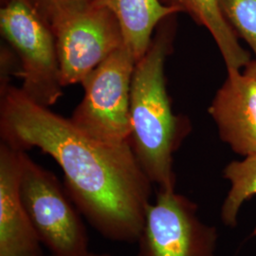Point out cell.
Here are the masks:
<instances>
[{
	"mask_svg": "<svg viewBox=\"0 0 256 256\" xmlns=\"http://www.w3.org/2000/svg\"><path fill=\"white\" fill-rule=\"evenodd\" d=\"M0 136L18 150L36 148L52 156L63 171L74 205L102 236L138 243L153 183L130 142L110 144L90 137L10 82L0 88Z\"/></svg>",
	"mask_w": 256,
	"mask_h": 256,
	"instance_id": "6da1fadb",
	"label": "cell"
},
{
	"mask_svg": "<svg viewBox=\"0 0 256 256\" xmlns=\"http://www.w3.org/2000/svg\"><path fill=\"white\" fill-rule=\"evenodd\" d=\"M48 24L54 34L64 88L82 84L92 70L124 46L118 19L92 1L60 10Z\"/></svg>",
	"mask_w": 256,
	"mask_h": 256,
	"instance_id": "8992f818",
	"label": "cell"
},
{
	"mask_svg": "<svg viewBox=\"0 0 256 256\" xmlns=\"http://www.w3.org/2000/svg\"><path fill=\"white\" fill-rule=\"evenodd\" d=\"M218 232L202 221L196 202L174 189H158L146 210L138 256H214Z\"/></svg>",
	"mask_w": 256,
	"mask_h": 256,
	"instance_id": "52a82bcc",
	"label": "cell"
},
{
	"mask_svg": "<svg viewBox=\"0 0 256 256\" xmlns=\"http://www.w3.org/2000/svg\"><path fill=\"white\" fill-rule=\"evenodd\" d=\"M209 113L220 138L238 155H256V80L228 70V77L216 92Z\"/></svg>",
	"mask_w": 256,
	"mask_h": 256,
	"instance_id": "9c48e42d",
	"label": "cell"
},
{
	"mask_svg": "<svg viewBox=\"0 0 256 256\" xmlns=\"http://www.w3.org/2000/svg\"><path fill=\"white\" fill-rule=\"evenodd\" d=\"M37 12L46 19L48 23L50 19L60 10L77 6L92 0H28Z\"/></svg>",
	"mask_w": 256,
	"mask_h": 256,
	"instance_id": "5bb4252c",
	"label": "cell"
},
{
	"mask_svg": "<svg viewBox=\"0 0 256 256\" xmlns=\"http://www.w3.org/2000/svg\"><path fill=\"white\" fill-rule=\"evenodd\" d=\"M168 7L189 14L200 26L206 28L220 48L227 70L245 68L250 61V54L238 42L220 9L218 0H160Z\"/></svg>",
	"mask_w": 256,
	"mask_h": 256,
	"instance_id": "8fae6325",
	"label": "cell"
},
{
	"mask_svg": "<svg viewBox=\"0 0 256 256\" xmlns=\"http://www.w3.org/2000/svg\"><path fill=\"white\" fill-rule=\"evenodd\" d=\"M244 74L254 78L256 80V56L254 60H252L244 68Z\"/></svg>",
	"mask_w": 256,
	"mask_h": 256,
	"instance_id": "9a60e30c",
	"label": "cell"
},
{
	"mask_svg": "<svg viewBox=\"0 0 256 256\" xmlns=\"http://www.w3.org/2000/svg\"><path fill=\"white\" fill-rule=\"evenodd\" d=\"M92 3L110 10L118 19L124 46L136 61L146 52L160 22L180 12L160 0H92Z\"/></svg>",
	"mask_w": 256,
	"mask_h": 256,
	"instance_id": "30bf717a",
	"label": "cell"
},
{
	"mask_svg": "<svg viewBox=\"0 0 256 256\" xmlns=\"http://www.w3.org/2000/svg\"><path fill=\"white\" fill-rule=\"evenodd\" d=\"M23 152L0 142V256L43 254L21 196Z\"/></svg>",
	"mask_w": 256,
	"mask_h": 256,
	"instance_id": "ba28073f",
	"label": "cell"
},
{
	"mask_svg": "<svg viewBox=\"0 0 256 256\" xmlns=\"http://www.w3.org/2000/svg\"><path fill=\"white\" fill-rule=\"evenodd\" d=\"M176 30V14L160 22L146 52L136 62L131 82L130 144L158 189H174V154L190 131L188 120L174 115L166 88L165 63Z\"/></svg>",
	"mask_w": 256,
	"mask_h": 256,
	"instance_id": "7a4b0ae2",
	"label": "cell"
},
{
	"mask_svg": "<svg viewBox=\"0 0 256 256\" xmlns=\"http://www.w3.org/2000/svg\"><path fill=\"white\" fill-rule=\"evenodd\" d=\"M136 62L122 46L84 78V98L70 118L76 128L102 142H130V92Z\"/></svg>",
	"mask_w": 256,
	"mask_h": 256,
	"instance_id": "5b68a950",
	"label": "cell"
},
{
	"mask_svg": "<svg viewBox=\"0 0 256 256\" xmlns=\"http://www.w3.org/2000/svg\"><path fill=\"white\" fill-rule=\"evenodd\" d=\"M0 32L19 61L21 90L50 108L63 95L54 34L28 0H6L0 9Z\"/></svg>",
	"mask_w": 256,
	"mask_h": 256,
	"instance_id": "3957f363",
	"label": "cell"
},
{
	"mask_svg": "<svg viewBox=\"0 0 256 256\" xmlns=\"http://www.w3.org/2000/svg\"><path fill=\"white\" fill-rule=\"evenodd\" d=\"M86 256H113L110 254H96V252H90Z\"/></svg>",
	"mask_w": 256,
	"mask_h": 256,
	"instance_id": "2e32d148",
	"label": "cell"
},
{
	"mask_svg": "<svg viewBox=\"0 0 256 256\" xmlns=\"http://www.w3.org/2000/svg\"><path fill=\"white\" fill-rule=\"evenodd\" d=\"M44 256V254H42V256Z\"/></svg>",
	"mask_w": 256,
	"mask_h": 256,
	"instance_id": "ac0fdd59",
	"label": "cell"
},
{
	"mask_svg": "<svg viewBox=\"0 0 256 256\" xmlns=\"http://www.w3.org/2000/svg\"><path fill=\"white\" fill-rule=\"evenodd\" d=\"M218 3L232 30L247 42L256 56V0H218Z\"/></svg>",
	"mask_w": 256,
	"mask_h": 256,
	"instance_id": "4fadbf2b",
	"label": "cell"
},
{
	"mask_svg": "<svg viewBox=\"0 0 256 256\" xmlns=\"http://www.w3.org/2000/svg\"><path fill=\"white\" fill-rule=\"evenodd\" d=\"M21 196L41 243L52 256H86L90 239L64 185L55 174L22 155Z\"/></svg>",
	"mask_w": 256,
	"mask_h": 256,
	"instance_id": "277c9868",
	"label": "cell"
},
{
	"mask_svg": "<svg viewBox=\"0 0 256 256\" xmlns=\"http://www.w3.org/2000/svg\"><path fill=\"white\" fill-rule=\"evenodd\" d=\"M5 1H6V0H0V2H1V4H2V3H4V2H5Z\"/></svg>",
	"mask_w": 256,
	"mask_h": 256,
	"instance_id": "e0dca14e",
	"label": "cell"
},
{
	"mask_svg": "<svg viewBox=\"0 0 256 256\" xmlns=\"http://www.w3.org/2000/svg\"><path fill=\"white\" fill-rule=\"evenodd\" d=\"M223 176L230 183V188L221 207V220L226 226L234 228L242 205L256 196V155L230 162Z\"/></svg>",
	"mask_w": 256,
	"mask_h": 256,
	"instance_id": "7c38bea8",
	"label": "cell"
}]
</instances>
